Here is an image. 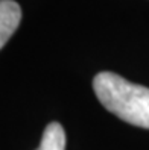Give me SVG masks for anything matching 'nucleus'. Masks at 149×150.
Listing matches in <instances>:
<instances>
[{
  "mask_svg": "<svg viewBox=\"0 0 149 150\" xmlns=\"http://www.w3.org/2000/svg\"><path fill=\"white\" fill-rule=\"evenodd\" d=\"M93 90L111 114L133 126L149 129V88L133 83L116 73L102 71L94 76Z\"/></svg>",
  "mask_w": 149,
  "mask_h": 150,
  "instance_id": "obj_1",
  "label": "nucleus"
},
{
  "mask_svg": "<svg viewBox=\"0 0 149 150\" xmlns=\"http://www.w3.org/2000/svg\"><path fill=\"white\" fill-rule=\"evenodd\" d=\"M21 21V8L14 0H0V49L8 42Z\"/></svg>",
  "mask_w": 149,
  "mask_h": 150,
  "instance_id": "obj_2",
  "label": "nucleus"
},
{
  "mask_svg": "<svg viewBox=\"0 0 149 150\" xmlns=\"http://www.w3.org/2000/svg\"><path fill=\"white\" fill-rule=\"evenodd\" d=\"M37 150H66V132L56 121H52L43 132L41 143Z\"/></svg>",
  "mask_w": 149,
  "mask_h": 150,
  "instance_id": "obj_3",
  "label": "nucleus"
}]
</instances>
